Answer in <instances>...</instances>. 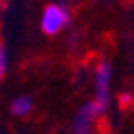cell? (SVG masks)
Returning <instances> with one entry per match:
<instances>
[{
    "instance_id": "cell-1",
    "label": "cell",
    "mask_w": 134,
    "mask_h": 134,
    "mask_svg": "<svg viewBox=\"0 0 134 134\" xmlns=\"http://www.w3.org/2000/svg\"><path fill=\"white\" fill-rule=\"evenodd\" d=\"M72 21V12L64 4H47L42 12L40 26L42 32L47 36H57L66 29Z\"/></svg>"
},
{
    "instance_id": "cell-2",
    "label": "cell",
    "mask_w": 134,
    "mask_h": 134,
    "mask_svg": "<svg viewBox=\"0 0 134 134\" xmlns=\"http://www.w3.org/2000/svg\"><path fill=\"white\" fill-rule=\"evenodd\" d=\"M111 77H113V70L108 60H102L94 70V104L100 115L106 113L110 106V96H111Z\"/></svg>"
},
{
    "instance_id": "cell-3",
    "label": "cell",
    "mask_w": 134,
    "mask_h": 134,
    "mask_svg": "<svg viewBox=\"0 0 134 134\" xmlns=\"http://www.w3.org/2000/svg\"><path fill=\"white\" fill-rule=\"evenodd\" d=\"M98 117H102L100 111H98L94 100H89L79 113L74 119V134H93L94 132V123Z\"/></svg>"
},
{
    "instance_id": "cell-4",
    "label": "cell",
    "mask_w": 134,
    "mask_h": 134,
    "mask_svg": "<svg viewBox=\"0 0 134 134\" xmlns=\"http://www.w3.org/2000/svg\"><path fill=\"white\" fill-rule=\"evenodd\" d=\"M12 110V115H15V117H26V115H30L32 110H34V102L30 96H17L15 100L12 102L10 106Z\"/></svg>"
},
{
    "instance_id": "cell-5",
    "label": "cell",
    "mask_w": 134,
    "mask_h": 134,
    "mask_svg": "<svg viewBox=\"0 0 134 134\" xmlns=\"http://www.w3.org/2000/svg\"><path fill=\"white\" fill-rule=\"evenodd\" d=\"M6 70H8V51L6 46L0 42V79L6 76Z\"/></svg>"
},
{
    "instance_id": "cell-6",
    "label": "cell",
    "mask_w": 134,
    "mask_h": 134,
    "mask_svg": "<svg viewBox=\"0 0 134 134\" xmlns=\"http://www.w3.org/2000/svg\"><path fill=\"white\" fill-rule=\"evenodd\" d=\"M119 104L123 106V108L132 106V94H130V93H123V94L119 96Z\"/></svg>"
},
{
    "instance_id": "cell-7",
    "label": "cell",
    "mask_w": 134,
    "mask_h": 134,
    "mask_svg": "<svg viewBox=\"0 0 134 134\" xmlns=\"http://www.w3.org/2000/svg\"><path fill=\"white\" fill-rule=\"evenodd\" d=\"M132 106H134V94H132Z\"/></svg>"
}]
</instances>
